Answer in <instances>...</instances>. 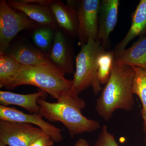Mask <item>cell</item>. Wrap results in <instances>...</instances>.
<instances>
[{
    "label": "cell",
    "instance_id": "obj_1",
    "mask_svg": "<svg viewBox=\"0 0 146 146\" xmlns=\"http://www.w3.org/2000/svg\"><path fill=\"white\" fill-rule=\"evenodd\" d=\"M64 75L60 71L50 68L22 65L6 88L13 89L21 85H33L50 94L58 102L76 105L83 109L86 106L85 102L78 97L73 80L65 78Z\"/></svg>",
    "mask_w": 146,
    "mask_h": 146
},
{
    "label": "cell",
    "instance_id": "obj_2",
    "mask_svg": "<svg viewBox=\"0 0 146 146\" xmlns=\"http://www.w3.org/2000/svg\"><path fill=\"white\" fill-rule=\"evenodd\" d=\"M134 74L132 67L114 60L109 79L96 103L97 112L105 121L110 119L117 110L129 111L133 109L134 101L132 87Z\"/></svg>",
    "mask_w": 146,
    "mask_h": 146
},
{
    "label": "cell",
    "instance_id": "obj_3",
    "mask_svg": "<svg viewBox=\"0 0 146 146\" xmlns=\"http://www.w3.org/2000/svg\"><path fill=\"white\" fill-rule=\"evenodd\" d=\"M37 103L40 115L52 121L62 123L69 131L71 137L77 134L92 132L100 128L98 121L89 119L82 114V108L76 105L65 103H50L42 98Z\"/></svg>",
    "mask_w": 146,
    "mask_h": 146
},
{
    "label": "cell",
    "instance_id": "obj_4",
    "mask_svg": "<svg viewBox=\"0 0 146 146\" xmlns=\"http://www.w3.org/2000/svg\"><path fill=\"white\" fill-rule=\"evenodd\" d=\"M106 49L100 43L91 37L86 44L82 46L76 58V71L73 80L74 88L78 94L92 86L94 94L102 90L98 77V59Z\"/></svg>",
    "mask_w": 146,
    "mask_h": 146
},
{
    "label": "cell",
    "instance_id": "obj_5",
    "mask_svg": "<svg viewBox=\"0 0 146 146\" xmlns=\"http://www.w3.org/2000/svg\"><path fill=\"white\" fill-rule=\"evenodd\" d=\"M23 12L11 7L6 1H0V54L6 52L11 42L20 32L35 26Z\"/></svg>",
    "mask_w": 146,
    "mask_h": 146
},
{
    "label": "cell",
    "instance_id": "obj_6",
    "mask_svg": "<svg viewBox=\"0 0 146 146\" xmlns=\"http://www.w3.org/2000/svg\"><path fill=\"white\" fill-rule=\"evenodd\" d=\"M47 135L31 124L0 121V141L9 146H30L36 139Z\"/></svg>",
    "mask_w": 146,
    "mask_h": 146
},
{
    "label": "cell",
    "instance_id": "obj_7",
    "mask_svg": "<svg viewBox=\"0 0 146 146\" xmlns=\"http://www.w3.org/2000/svg\"><path fill=\"white\" fill-rule=\"evenodd\" d=\"M99 0L78 1L76 9L78 21V44L83 46L89 38L96 39L98 32Z\"/></svg>",
    "mask_w": 146,
    "mask_h": 146
},
{
    "label": "cell",
    "instance_id": "obj_8",
    "mask_svg": "<svg viewBox=\"0 0 146 146\" xmlns=\"http://www.w3.org/2000/svg\"><path fill=\"white\" fill-rule=\"evenodd\" d=\"M40 114H27L15 108L0 106L1 121L12 122L32 124L39 127L46 134L56 143H59L63 139L60 129L43 120Z\"/></svg>",
    "mask_w": 146,
    "mask_h": 146
},
{
    "label": "cell",
    "instance_id": "obj_9",
    "mask_svg": "<svg viewBox=\"0 0 146 146\" xmlns=\"http://www.w3.org/2000/svg\"><path fill=\"white\" fill-rule=\"evenodd\" d=\"M120 1L119 0H103L100 4L98 32L96 40L105 48L109 45V36L116 26Z\"/></svg>",
    "mask_w": 146,
    "mask_h": 146
},
{
    "label": "cell",
    "instance_id": "obj_10",
    "mask_svg": "<svg viewBox=\"0 0 146 146\" xmlns=\"http://www.w3.org/2000/svg\"><path fill=\"white\" fill-rule=\"evenodd\" d=\"M5 54L13 58L22 65L50 68L62 72L52 62L48 56L34 47L20 45Z\"/></svg>",
    "mask_w": 146,
    "mask_h": 146
},
{
    "label": "cell",
    "instance_id": "obj_11",
    "mask_svg": "<svg viewBox=\"0 0 146 146\" xmlns=\"http://www.w3.org/2000/svg\"><path fill=\"white\" fill-rule=\"evenodd\" d=\"M7 3L13 9L23 12L32 21L42 27L52 29L56 27L50 6L27 3L24 0L9 1Z\"/></svg>",
    "mask_w": 146,
    "mask_h": 146
},
{
    "label": "cell",
    "instance_id": "obj_12",
    "mask_svg": "<svg viewBox=\"0 0 146 146\" xmlns=\"http://www.w3.org/2000/svg\"><path fill=\"white\" fill-rule=\"evenodd\" d=\"M48 57L64 74L74 73L72 55L63 33L56 32Z\"/></svg>",
    "mask_w": 146,
    "mask_h": 146
},
{
    "label": "cell",
    "instance_id": "obj_13",
    "mask_svg": "<svg viewBox=\"0 0 146 146\" xmlns=\"http://www.w3.org/2000/svg\"><path fill=\"white\" fill-rule=\"evenodd\" d=\"M56 25L66 33L78 37V21L76 10L62 1H53L50 5Z\"/></svg>",
    "mask_w": 146,
    "mask_h": 146
},
{
    "label": "cell",
    "instance_id": "obj_14",
    "mask_svg": "<svg viewBox=\"0 0 146 146\" xmlns=\"http://www.w3.org/2000/svg\"><path fill=\"white\" fill-rule=\"evenodd\" d=\"M146 33V0H141L131 15L130 29L114 50L115 54L125 49L128 44L136 36H142Z\"/></svg>",
    "mask_w": 146,
    "mask_h": 146
},
{
    "label": "cell",
    "instance_id": "obj_15",
    "mask_svg": "<svg viewBox=\"0 0 146 146\" xmlns=\"http://www.w3.org/2000/svg\"><path fill=\"white\" fill-rule=\"evenodd\" d=\"M46 95V92L42 90L33 94L25 95L1 91L0 103L1 105L6 106L9 105H15L23 108L33 114H40L41 109L37 101L44 98Z\"/></svg>",
    "mask_w": 146,
    "mask_h": 146
},
{
    "label": "cell",
    "instance_id": "obj_16",
    "mask_svg": "<svg viewBox=\"0 0 146 146\" xmlns=\"http://www.w3.org/2000/svg\"><path fill=\"white\" fill-rule=\"evenodd\" d=\"M115 60L123 65L146 70V35L140 37L129 48L115 54Z\"/></svg>",
    "mask_w": 146,
    "mask_h": 146
},
{
    "label": "cell",
    "instance_id": "obj_17",
    "mask_svg": "<svg viewBox=\"0 0 146 146\" xmlns=\"http://www.w3.org/2000/svg\"><path fill=\"white\" fill-rule=\"evenodd\" d=\"M132 67L135 72L132 84V92L141 100L142 105L141 115L144 121V129H145L146 128V70L139 67Z\"/></svg>",
    "mask_w": 146,
    "mask_h": 146
},
{
    "label": "cell",
    "instance_id": "obj_18",
    "mask_svg": "<svg viewBox=\"0 0 146 146\" xmlns=\"http://www.w3.org/2000/svg\"><path fill=\"white\" fill-rule=\"evenodd\" d=\"M21 65L8 55L0 54V87H6L20 70Z\"/></svg>",
    "mask_w": 146,
    "mask_h": 146
},
{
    "label": "cell",
    "instance_id": "obj_19",
    "mask_svg": "<svg viewBox=\"0 0 146 146\" xmlns=\"http://www.w3.org/2000/svg\"><path fill=\"white\" fill-rule=\"evenodd\" d=\"M115 60L114 50L104 51L98 58V77L101 84H106L109 79Z\"/></svg>",
    "mask_w": 146,
    "mask_h": 146
},
{
    "label": "cell",
    "instance_id": "obj_20",
    "mask_svg": "<svg viewBox=\"0 0 146 146\" xmlns=\"http://www.w3.org/2000/svg\"><path fill=\"white\" fill-rule=\"evenodd\" d=\"M52 29L42 27L36 29L33 35L35 44L42 51H49L53 38Z\"/></svg>",
    "mask_w": 146,
    "mask_h": 146
},
{
    "label": "cell",
    "instance_id": "obj_21",
    "mask_svg": "<svg viewBox=\"0 0 146 146\" xmlns=\"http://www.w3.org/2000/svg\"><path fill=\"white\" fill-rule=\"evenodd\" d=\"M94 146H119L114 135L109 132L106 125H103Z\"/></svg>",
    "mask_w": 146,
    "mask_h": 146
},
{
    "label": "cell",
    "instance_id": "obj_22",
    "mask_svg": "<svg viewBox=\"0 0 146 146\" xmlns=\"http://www.w3.org/2000/svg\"><path fill=\"white\" fill-rule=\"evenodd\" d=\"M54 142L49 136L45 135L36 139L30 146H52Z\"/></svg>",
    "mask_w": 146,
    "mask_h": 146
},
{
    "label": "cell",
    "instance_id": "obj_23",
    "mask_svg": "<svg viewBox=\"0 0 146 146\" xmlns=\"http://www.w3.org/2000/svg\"><path fill=\"white\" fill-rule=\"evenodd\" d=\"M24 1L27 3L46 6H50L53 1L52 0H24Z\"/></svg>",
    "mask_w": 146,
    "mask_h": 146
},
{
    "label": "cell",
    "instance_id": "obj_24",
    "mask_svg": "<svg viewBox=\"0 0 146 146\" xmlns=\"http://www.w3.org/2000/svg\"><path fill=\"white\" fill-rule=\"evenodd\" d=\"M74 146H89L88 142L83 138L79 139Z\"/></svg>",
    "mask_w": 146,
    "mask_h": 146
},
{
    "label": "cell",
    "instance_id": "obj_25",
    "mask_svg": "<svg viewBox=\"0 0 146 146\" xmlns=\"http://www.w3.org/2000/svg\"><path fill=\"white\" fill-rule=\"evenodd\" d=\"M0 146H6V145L0 141Z\"/></svg>",
    "mask_w": 146,
    "mask_h": 146
},
{
    "label": "cell",
    "instance_id": "obj_26",
    "mask_svg": "<svg viewBox=\"0 0 146 146\" xmlns=\"http://www.w3.org/2000/svg\"><path fill=\"white\" fill-rule=\"evenodd\" d=\"M144 131H145V133H146V138H145V142L146 143V128L144 129Z\"/></svg>",
    "mask_w": 146,
    "mask_h": 146
}]
</instances>
